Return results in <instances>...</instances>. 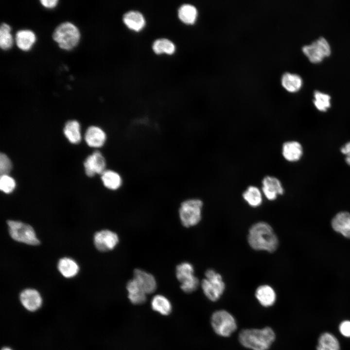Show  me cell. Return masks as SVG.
Returning <instances> with one entry per match:
<instances>
[{"instance_id":"f546056e","label":"cell","mask_w":350,"mask_h":350,"mask_svg":"<svg viewBox=\"0 0 350 350\" xmlns=\"http://www.w3.org/2000/svg\"><path fill=\"white\" fill-rule=\"evenodd\" d=\"M152 49L157 54L165 52L171 54L175 50V44L169 39L161 38L156 39L153 43Z\"/></svg>"},{"instance_id":"9c48e42d","label":"cell","mask_w":350,"mask_h":350,"mask_svg":"<svg viewBox=\"0 0 350 350\" xmlns=\"http://www.w3.org/2000/svg\"><path fill=\"white\" fill-rule=\"evenodd\" d=\"M302 50L309 60L314 63L322 61L331 53L330 45L323 37H320L311 44L304 46Z\"/></svg>"},{"instance_id":"8fae6325","label":"cell","mask_w":350,"mask_h":350,"mask_svg":"<svg viewBox=\"0 0 350 350\" xmlns=\"http://www.w3.org/2000/svg\"><path fill=\"white\" fill-rule=\"evenodd\" d=\"M261 191L266 199L270 201L276 200L279 196L282 195L284 192L280 180L276 176L269 175L262 178Z\"/></svg>"},{"instance_id":"ba28073f","label":"cell","mask_w":350,"mask_h":350,"mask_svg":"<svg viewBox=\"0 0 350 350\" xmlns=\"http://www.w3.org/2000/svg\"><path fill=\"white\" fill-rule=\"evenodd\" d=\"M175 275L180 283V288L186 293H191L197 290L200 282L194 275V268L192 264L188 262H183L177 265Z\"/></svg>"},{"instance_id":"7c38bea8","label":"cell","mask_w":350,"mask_h":350,"mask_svg":"<svg viewBox=\"0 0 350 350\" xmlns=\"http://www.w3.org/2000/svg\"><path fill=\"white\" fill-rule=\"evenodd\" d=\"M84 166L86 175L92 177L101 175L106 169V160L102 153L97 150L87 157Z\"/></svg>"},{"instance_id":"5b68a950","label":"cell","mask_w":350,"mask_h":350,"mask_svg":"<svg viewBox=\"0 0 350 350\" xmlns=\"http://www.w3.org/2000/svg\"><path fill=\"white\" fill-rule=\"evenodd\" d=\"M210 324L215 333L223 337L230 336L237 328L235 318L225 310L214 312L210 317Z\"/></svg>"},{"instance_id":"74e56055","label":"cell","mask_w":350,"mask_h":350,"mask_svg":"<svg viewBox=\"0 0 350 350\" xmlns=\"http://www.w3.org/2000/svg\"><path fill=\"white\" fill-rule=\"evenodd\" d=\"M1 350H12L10 349L9 348L5 347V348H3Z\"/></svg>"},{"instance_id":"ffe728a7","label":"cell","mask_w":350,"mask_h":350,"mask_svg":"<svg viewBox=\"0 0 350 350\" xmlns=\"http://www.w3.org/2000/svg\"><path fill=\"white\" fill-rule=\"evenodd\" d=\"M101 180L104 186L111 191H117L123 184V178L118 172L106 169L101 175Z\"/></svg>"},{"instance_id":"836d02e7","label":"cell","mask_w":350,"mask_h":350,"mask_svg":"<svg viewBox=\"0 0 350 350\" xmlns=\"http://www.w3.org/2000/svg\"><path fill=\"white\" fill-rule=\"evenodd\" d=\"M12 168L10 159L4 153L0 155V175H8Z\"/></svg>"},{"instance_id":"603a6c76","label":"cell","mask_w":350,"mask_h":350,"mask_svg":"<svg viewBox=\"0 0 350 350\" xmlns=\"http://www.w3.org/2000/svg\"><path fill=\"white\" fill-rule=\"evenodd\" d=\"M36 40L33 32L28 30L18 31L16 35V41L18 47L23 51L29 50Z\"/></svg>"},{"instance_id":"3957f363","label":"cell","mask_w":350,"mask_h":350,"mask_svg":"<svg viewBox=\"0 0 350 350\" xmlns=\"http://www.w3.org/2000/svg\"><path fill=\"white\" fill-rule=\"evenodd\" d=\"M200 286L204 295L212 302L217 301L221 298L226 288L222 275L213 269L206 271Z\"/></svg>"},{"instance_id":"7a4b0ae2","label":"cell","mask_w":350,"mask_h":350,"mask_svg":"<svg viewBox=\"0 0 350 350\" xmlns=\"http://www.w3.org/2000/svg\"><path fill=\"white\" fill-rule=\"evenodd\" d=\"M276 339V334L270 327L262 329H245L238 335L240 343L251 350H268Z\"/></svg>"},{"instance_id":"8992f818","label":"cell","mask_w":350,"mask_h":350,"mask_svg":"<svg viewBox=\"0 0 350 350\" xmlns=\"http://www.w3.org/2000/svg\"><path fill=\"white\" fill-rule=\"evenodd\" d=\"M52 37L60 48L69 50L77 45L80 39V34L78 29L74 24L66 22L57 27L53 33Z\"/></svg>"},{"instance_id":"4fadbf2b","label":"cell","mask_w":350,"mask_h":350,"mask_svg":"<svg viewBox=\"0 0 350 350\" xmlns=\"http://www.w3.org/2000/svg\"><path fill=\"white\" fill-rule=\"evenodd\" d=\"M255 297L259 304L263 307L273 306L277 300V294L275 289L270 285L263 284L257 287Z\"/></svg>"},{"instance_id":"4dcf8cb0","label":"cell","mask_w":350,"mask_h":350,"mask_svg":"<svg viewBox=\"0 0 350 350\" xmlns=\"http://www.w3.org/2000/svg\"><path fill=\"white\" fill-rule=\"evenodd\" d=\"M313 103L317 110L321 112H326L331 107V96L326 93L318 90L314 93Z\"/></svg>"},{"instance_id":"d6a6232c","label":"cell","mask_w":350,"mask_h":350,"mask_svg":"<svg viewBox=\"0 0 350 350\" xmlns=\"http://www.w3.org/2000/svg\"><path fill=\"white\" fill-rule=\"evenodd\" d=\"M16 186V181L9 175H0V189L5 193H11Z\"/></svg>"},{"instance_id":"9a60e30c","label":"cell","mask_w":350,"mask_h":350,"mask_svg":"<svg viewBox=\"0 0 350 350\" xmlns=\"http://www.w3.org/2000/svg\"><path fill=\"white\" fill-rule=\"evenodd\" d=\"M20 300L22 305L28 311H35L42 304V298L39 292L34 289H26L20 294Z\"/></svg>"},{"instance_id":"4316f807","label":"cell","mask_w":350,"mask_h":350,"mask_svg":"<svg viewBox=\"0 0 350 350\" xmlns=\"http://www.w3.org/2000/svg\"><path fill=\"white\" fill-rule=\"evenodd\" d=\"M151 304L155 311L162 315H168L172 312V304L164 296L156 295L152 298Z\"/></svg>"},{"instance_id":"e0dca14e","label":"cell","mask_w":350,"mask_h":350,"mask_svg":"<svg viewBox=\"0 0 350 350\" xmlns=\"http://www.w3.org/2000/svg\"><path fill=\"white\" fill-rule=\"evenodd\" d=\"M133 278L147 294L154 293L157 287L156 279L151 274L140 269H135Z\"/></svg>"},{"instance_id":"d4e9b609","label":"cell","mask_w":350,"mask_h":350,"mask_svg":"<svg viewBox=\"0 0 350 350\" xmlns=\"http://www.w3.org/2000/svg\"><path fill=\"white\" fill-rule=\"evenodd\" d=\"M281 84L283 87L290 92L298 91L302 85V79L298 74L286 72L281 77Z\"/></svg>"},{"instance_id":"30bf717a","label":"cell","mask_w":350,"mask_h":350,"mask_svg":"<svg viewBox=\"0 0 350 350\" xmlns=\"http://www.w3.org/2000/svg\"><path fill=\"white\" fill-rule=\"evenodd\" d=\"M93 241L97 249L101 252H106L113 249L117 246L119 239L115 232L104 229L95 233Z\"/></svg>"},{"instance_id":"d6986e66","label":"cell","mask_w":350,"mask_h":350,"mask_svg":"<svg viewBox=\"0 0 350 350\" xmlns=\"http://www.w3.org/2000/svg\"><path fill=\"white\" fill-rule=\"evenodd\" d=\"M126 289L128 298L132 303L140 305L144 303L146 300L147 294L135 279L133 278L128 281Z\"/></svg>"},{"instance_id":"5bb4252c","label":"cell","mask_w":350,"mask_h":350,"mask_svg":"<svg viewBox=\"0 0 350 350\" xmlns=\"http://www.w3.org/2000/svg\"><path fill=\"white\" fill-rule=\"evenodd\" d=\"M303 149L301 144L298 141L289 140L284 142L281 147L283 158L289 162H296L302 158Z\"/></svg>"},{"instance_id":"44dd1931","label":"cell","mask_w":350,"mask_h":350,"mask_svg":"<svg viewBox=\"0 0 350 350\" xmlns=\"http://www.w3.org/2000/svg\"><path fill=\"white\" fill-rule=\"evenodd\" d=\"M242 197L247 205L253 208L260 207L263 202L262 192L258 187L250 185L242 193Z\"/></svg>"},{"instance_id":"d590c367","label":"cell","mask_w":350,"mask_h":350,"mask_svg":"<svg viewBox=\"0 0 350 350\" xmlns=\"http://www.w3.org/2000/svg\"><path fill=\"white\" fill-rule=\"evenodd\" d=\"M340 152L345 156L346 163L350 166V141L347 142L341 147Z\"/></svg>"},{"instance_id":"2e32d148","label":"cell","mask_w":350,"mask_h":350,"mask_svg":"<svg viewBox=\"0 0 350 350\" xmlns=\"http://www.w3.org/2000/svg\"><path fill=\"white\" fill-rule=\"evenodd\" d=\"M107 139L105 131L97 126L89 127L85 133V140L87 144L91 147L100 148L103 146Z\"/></svg>"},{"instance_id":"e575fe53","label":"cell","mask_w":350,"mask_h":350,"mask_svg":"<svg viewBox=\"0 0 350 350\" xmlns=\"http://www.w3.org/2000/svg\"><path fill=\"white\" fill-rule=\"evenodd\" d=\"M339 330L343 336L350 338V320L342 321L339 326Z\"/></svg>"},{"instance_id":"7402d4cb","label":"cell","mask_w":350,"mask_h":350,"mask_svg":"<svg viewBox=\"0 0 350 350\" xmlns=\"http://www.w3.org/2000/svg\"><path fill=\"white\" fill-rule=\"evenodd\" d=\"M122 20L127 27L135 31L142 29L145 24L143 15L140 12L136 10L126 12L123 16Z\"/></svg>"},{"instance_id":"ac0fdd59","label":"cell","mask_w":350,"mask_h":350,"mask_svg":"<svg viewBox=\"0 0 350 350\" xmlns=\"http://www.w3.org/2000/svg\"><path fill=\"white\" fill-rule=\"evenodd\" d=\"M332 228L346 238H350V214L341 211L333 218L331 223Z\"/></svg>"},{"instance_id":"8d00e7d4","label":"cell","mask_w":350,"mask_h":350,"mask_svg":"<svg viewBox=\"0 0 350 350\" xmlns=\"http://www.w3.org/2000/svg\"><path fill=\"white\" fill-rule=\"evenodd\" d=\"M40 2L44 7L49 8L54 7L57 2V0H41Z\"/></svg>"},{"instance_id":"277c9868","label":"cell","mask_w":350,"mask_h":350,"mask_svg":"<svg viewBox=\"0 0 350 350\" xmlns=\"http://www.w3.org/2000/svg\"><path fill=\"white\" fill-rule=\"evenodd\" d=\"M203 201L198 198L183 201L179 209V216L183 226L190 228L198 224L202 219Z\"/></svg>"},{"instance_id":"83f0119b","label":"cell","mask_w":350,"mask_h":350,"mask_svg":"<svg viewBox=\"0 0 350 350\" xmlns=\"http://www.w3.org/2000/svg\"><path fill=\"white\" fill-rule=\"evenodd\" d=\"M64 133L69 141L73 144H78L81 140L80 126L75 120L69 121L64 128Z\"/></svg>"},{"instance_id":"1f68e13d","label":"cell","mask_w":350,"mask_h":350,"mask_svg":"<svg viewBox=\"0 0 350 350\" xmlns=\"http://www.w3.org/2000/svg\"><path fill=\"white\" fill-rule=\"evenodd\" d=\"M11 27L6 23H3L0 29V46L2 49L6 50L12 46L13 40L11 34Z\"/></svg>"},{"instance_id":"6da1fadb","label":"cell","mask_w":350,"mask_h":350,"mask_svg":"<svg viewBox=\"0 0 350 350\" xmlns=\"http://www.w3.org/2000/svg\"><path fill=\"white\" fill-rule=\"evenodd\" d=\"M247 242L250 247L256 251L272 253L279 246V238L273 227L265 221H258L249 228Z\"/></svg>"},{"instance_id":"cb8c5ba5","label":"cell","mask_w":350,"mask_h":350,"mask_svg":"<svg viewBox=\"0 0 350 350\" xmlns=\"http://www.w3.org/2000/svg\"><path fill=\"white\" fill-rule=\"evenodd\" d=\"M58 269L64 277L70 278L77 274L79 268L75 261L71 258L65 257L59 261Z\"/></svg>"},{"instance_id":"484cf974","label":"cell","mask_w":350,"mask_h":350,"mask_svg":"<svg viewBox=\"0 0 350 350\" xmlns=\"http://www.w3.org/2000/svg\"><path fill=\"white\" fill-rule=\"evenodd\" d=\"M316 350H340L339 342L332 334L323 333L318 338Z\"/></svg>"},{"instance_id":"f1b7e54d","label":"cell","mask_w":350,"mask_h":350,"mask_svg":"<svg viewBox=\"0 0 350 350\" xmlns=\"http://www.w3.org/2000/svg\"><path fill=\"white\" fill-rule=\"evenodd\" d=\"M178 16L179 19L186 24H193L197 16V10L192 4H182L178 9Z\"/></svg>"},{"instance_id":"52a82bcc","label":"cell","mask_w":350,"mask_h":350,"mask_svg":"<svg viewBox=\"0 0 350 350\" xmlns=\"http://www.w3.org/2000/svg\"><path fill=\"white\" fill-rule=\"evenodd\" d=\"M7 224L9 234L15 241L32 245L40 244L34 228L30 225L12 220H8Z\"/></svg>"}]
</instances>
